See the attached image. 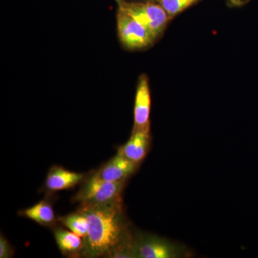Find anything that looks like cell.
<instances>
[{"label":"cell","instance_id":"obj_6","mask_svg":"<svg viewBox=\"0 0 258 258\" xmlns=\"http://www.w3.org/2000/svg\"><path fill=\"white\" fill-rule=\"evenodd\" d=\"M151 96L147 76L139 77L134 109L133 131H149Z\"/></svg>","mask_w":258,"mask_h":258},{"label":"cell","instance_id":"obj_9","mask_svg":"<svg viewBox=\"0 0 258 258\" xmlns=\"http://www.w3.org/2000/svg\"><path fill=\"white\" fill-rule=\"evenodd\" d=\"M84 178V174L67 170L60 166H54L47 174V189L51 191L69 189L79 184Z\"/></svg>","mask_w":258,"mask_h":258},{"label":"cell","instance_id":"obj_16","mask_svg":"<svg viewBox=\"0 0 258 258\" xmlns=\"http://www.w3.org/2000/svg\"><path fill=\"white\" fill-rule=\"evenodd\" d=\"M156 1H157V0H156Z\"/></svg>","mask_w":258,"mask_h":258},{"label":"cell","instance_id":"obj_2","mask_svg":"<svg viewBox=\"0 0 258 258\" xmlns=\"http://www.w3.org/2000/svg\"><path fill=\"white\" fill-rule=\"evenodd\" d=\"M125 181L112 182L101 179L96 173L86 180L74 201L84 204H106L122 200Z\"/></svg>","mask_w":258,"mask_h":258},{"label":"cell","instance_id":"obj_8","mask_svg":"<svg viewBox=\"0 0 258 258\" xmlns=\"http://www.w3.org/2000/svg\"><path fill=\"white\" fill-rule=\"evenodd\" d=\"M150 144L149 131H133L127 143L119 150L129 160L139 164L147 155Z\"/></svg>","mask_w":258,"mask_h":258},{"label":"cell","instance_id":"obj_3","mask_svg":"<svg viewBox=\"0 0 258 258\" xmlns=\"http://www.w3.org/2000/svg\"><path fill=\"white\" fill-rule=\"evenodd\" d=\"M119 7L143 25L154 40L162 32L169 20L167 13L160 5L124 2Z\"/></svg>","mask_w":258,"mask_h":258},{"label":"cell","instance_id":"obj_4","mask_svg":"<svg viewBox=\"0 0 258 258\" xmlns=\"http://www.w3.org/2000/svg\"><path fill=\"white\" fill-rule=\"evenodd\" d=\"M117 26L120 41L129 49L143 48L154 40L145 27L120 7L117 14Z\"/></svg>","mask_w":258,"mask_h":258},{"label":"cell","instance_id":"obj_11","mask_svg":"<svg viewBox=\"0 0 258 258\" xmlns=\"http://www.w3.org/2000/svg\"><path fill=\"white\" fill-rule=\"evenodd\" d=\"M22 215L41 225H50L55 220L53 208L50 203L43 200L23 210Z\"/></svg>","mask_w":258,"mask_h":258},{"label":"cell","instance_id":"obj_10","mask_svg":"<svg viewBox=\"0 0 258 258\" xmlns=\"http://www.w3.org/2000/svg\"><path fill=\"white\" fill-rule=\"evenodd\" d=\"M56 242L62 254L74 257L82 254L84 241L82 237L76 235L71 230L57 228L54 230Z\"/></svg>","mask_w":258,"mask_h":258},{"label":"cell","instance_id":"obj_14","mask_svg":"<svg viewBox=\"0 0 258 258\" xmlns=\"http://www.w3.org/2000/svg\"><path fill=\"white\" fill-rule=\"evenodd\" d=\"M14 251L8 241L1 235L0 237V258L13 257Z\"/></svg>","mask_w":258,"mask_h":258},{"label":"cell","instance_id":"obj_7","mask_svg":"<svg viewBox=\"0 0 258 258\" xmlns=\"http://www.w3.org/2000/svg\"><path fill=\"white\" fill-rule=\"evenodd\" d=\"M137 164L129 160L119 150L115 157L97 171L96 174L106 181L112 182L125 181L137 169Z\"/></svg>","mask_w":258,"mask_h":258},{"label":"cell","instance_id":"obj_1","mask_svg":"<svg viewBox=\"0 0 258 258\" xmlns=\"http://www.w3.org/2000/svg\"><path fill=\"white\" fill-rule=\"evenodd\" d=\"M78 211L87 218L88 233L83 240V257H133L132 240L127 230L123 201L84 204Z\"/></svg>","mask_w":258,"mask_h":258},{"label":"cell","instance_id":"obj_15","mask_svg":"<svg viewBox=\"0 0 258 258\" xmlns=\"http://www.w3.org/2000/svg\"><path fill=\"white\" fill-rule=\"evenodd\" d=\"M116 1V3H118V5L120 6L122 4H123V3H124V0H115Z\"/></svg>","mask_w":258,"mask_h":258},{"label":"cell","instance_id":"obj_12","mask_svg":"<svg viewBox=\"0 0 258 258\" xmlns=\"http://www.w3.org/2000/svg\"><path fill=\"white\" fill-rule=\"evenodd\" d=\"M64 227L71 232L82 237L83 240L87 237L88 233V222L87 218L81 212L77 211L70 214L59 219Z\"/></svg>","mask_w":258,"mask_h":258},{"label":"cell","instance_id":"obj_5","mask_svg":"<svg viewBox=\"0 0 258 258\" xmlns=\"http://www.w3.org/2000/svg\"><path fill=\"white\" fill-rule=\"evenodd\" d=\"M132 253L137 258H174L179 249L169 241L153 235H140L132 241Z\"/></svg>","mask_w":258,"mask_h":258},{"label":"cell","instance_id":"obj_13","mask_svg":"<svg viewBox=\"0 0 258 258\" xmlns=\"http://www.w3.org/2000/svg\"><path fill=\"white\" fill-rule=\"evenodd\" d=\"M164 8L169 19L179 14L198 0H157Z\"/></svg>","mask_w":258,"mask_h":258}]
</instances>
